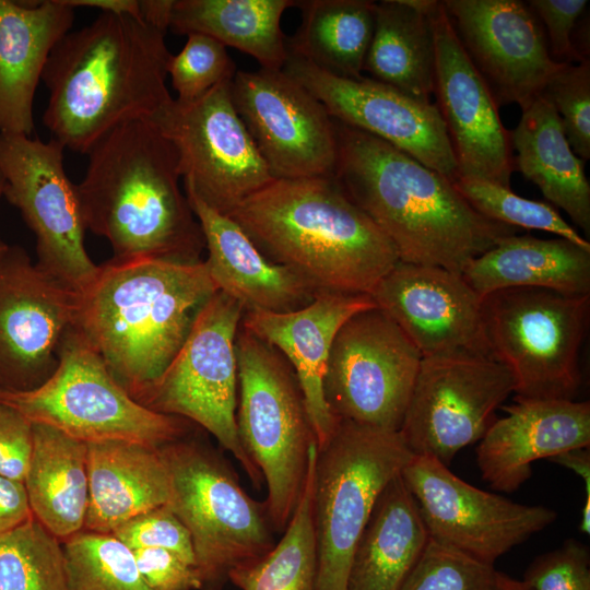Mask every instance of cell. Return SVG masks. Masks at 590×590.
I'll list each match as a JSON object with an SVG mask.
<instances>
[{
    "instance_id": "42",
    "label": "cell",
    "mask_w": 590,
    "mask_h": 590,
    "mask_svg": "<svg viewBox=\"0 0 590 590\" xmlns=\"http://www.w3.org/2000/svg\"><path fill=\"white\" fill-rule=\"evenodd\" d=\"M111 534L131 550H166L197 567L190 534L167 505L129 519L117 527Z\"/></svg>"
},
{
    "instance_id": "12",
    "label": "cell",
    "mask_w": 590,
    "mask_h": 590,
    "mask_svg": "<svg viewBox=\"0 0 590 590\" xmlns=\"http://www.w3.org/2000/svg\"><path fill=\"white\" fill-rule=\"evenodd\" d=\"M64 146L30 135L0 133L2 197L15 206L36 238V266L81 294L99 266L85 248L86 226L74 185L63 166Z\"/></svg>"
},
{
    "instance_id": "10",
    "label": "cell",
    "mask_w": 590,
    "mask_h": 590,
    "mask_svg": "<svg viewBox=\"0 0 590 590\" xmlns=\"http://www.w3.org/2000/svg\"><path fill=\"white\" fill-rule=\"evenodd\" d=\"M482 311L491 356L510 370L516 399L575 400L590 295L506 288L483 297Z\"/></svg>"
},
{
    "instance_id": "14",
    "label": "cell",
    "mask_w": 590,
    "mask_h": 590,
    "mask_svg": "<svg viewBox=\"0 0 590 590\" xmlns=\"http://www.w3.org/2000/svg\"><path fill=\"white\" fill-rule=\"evenodd\" d=\"M422 355L378 307L353 315L339 329L323 391L339 421L399 432Z\"/></svg>"
},
{
    "instance_id": "29",
    "label": "cell",
    "mask_w": 590,
    "mask_h": 590,
    "mask_svg": "<svg viewBox=\"0 0 590 590\" xmlns=\"http://www.w3.org/2000/svg\"><path fill=\"white\" fill-rule=\"evenodd\" d=\"M428 540L416 500L400 473L379 495L358 538L346 590H401Z\"/></svg>"
},
{
    "instance_id": "11",
    "label": "cell",
    "mask_w": 590,
    "mask_h": 590,
    "mask_svg": "<svg viewBox=\"0 0 590 590\" xmlns=\"http://www.w3.org/2000/svg\"><path fill=\"white\" fill-rule=\"evenodd\" d=\"M244 311L238 302L216 291L198 312L172 363L137 402L153 412L181 417L206 429L259 487L262 475L243 448L236 423L235 341Z\"/></svg>"
},
{
    "instance_id": "34",
    "label": "cell",
    "mask_w": 590,
    "mask_h": 590,
    "mask_svg": "<svg viewBox=\"0 0 590 590\" xmlns=\"http://www.w3.org/2000/svg\"><path fill=\"white\" fill-rule=\"evenodd\" d=\"M300 25L286 42L288 54L333 75L363 76L375 25L376 2L369 0H300Z\"/></svg>"
},
{
    "instance_id": "21",
    "label": "cell",
    "mask_w": 590,
    "mask_h": 590,
    "mask_svg": "<svg viewBox=\"0 0 590 590\" xmlns=\"http://www.w3.org/2000/svg\"><path fill=\"white\" fill-rule=\"evenodd\" d=\"M461 45L497 105L526 108L541 96L555 62L542 24L520 0L441 1Z\"/></svg>"
},
{
    "instance_id": "15",
    "label": "cell",
    "mask_w": 590,
    "mask_h": 590,
    "mask_svg": "<svg viewBox=\"0 0 590 590\" xmlns=\"http://www.w3.org/2000/svg\"><path fill=\"white\" fill-rule=\"evenodd\" d=\"M514 390L510 370L493 357L422 358L399 434L413 456L449 465L484 436Z\"/></svg>"
},
{
    "instance_id": "1",
    "label": "cell",
    "mask_w": 590,
    "mask_h": 590,
    "mask_svg": "<svg viewBox=\"0 0 590 590\" xmlns=\"http://www.w3.org/2000/svg\"><path fill=\"white\" fill-rule=\"evenodd\" d=\"M333 177L401 262L459 272L517 228L476 212L453 182L393 145L333 119Z\"/></svg>"
},
{
    "instance_id": "43",
    "label": "cell",
    "mask_w": 590,
    "mask_h": 590,
    "mask_svg": "<svg viewBox=\"0 0 590 590\" xmlns=\"http://www.w3.org/2000/svg\"><path fill=\"white\" fill-rule=\"evenodd\" d=\"M522 580L531 590H590L589 550L578 540L568 539L535 557Z\"/></svg>"
},
{
    "instance_id": "16",
    "label": "cell",
    "mask_w": 590,
    "mask_h": 590,
    "mask_svg": "<svg viewBox=\"0 0 590 590\" xmlns=\"http://www.w3.org/2000/svg\"><path fill=\"white\" fill-rule=\"evenodd\" d=\"M401 477L430 539L488 564L557 518L548 507L515 503L477 488L428 456H413Z\"/></svg>"
},
{
    "instance_id": "8",
    "label": "cell",
    "mask_w": 590,
    "mask_h": 590,
    "mask_svg": "<svg viewBox=\"0 0 590 590\" xmlns=\"http://www.w3.org/2000/svg\"><path fill=\"white\" fill-rule=\"evenodd\" d=\"M0 403L85 444L128 440L162 447L184 438L189 423L130 397L74 326L62 340L55 373L30 391L0 390Z\"/></svg>"
},
{
    "instance_id": "24",
    "label": "cell",
    "mask_w": 590,
    "mask_h": 590,
    "mask_svg": "<svg viewBox=\"0 0 590 590\" xmlns=\"http://www.w3.org/2000/svg\"><path fill=\"white\" fill-rule=\"evenodd\" d=\"M589 445L588 401L516 399L479 440L476 461L488 485L512 493L530 479L536 460Z\"/></svg>"
},
{
    "instance_id": "45",
    "label": "cell",
    "mask_w": 590,
    "mask_h": 590,
    "mask_svg": "<svg viewBox=\"0 0 590 590\" xmlns=\"http://www.w3.org/2000/svg\"><path fill=\"white\" fill-rule=\"evenodd\" d=\"M139 571L152 590H202L196 566L162 548L132 550Z\"/></svg>"
},
{
    "instance_id": "51",
    "label": "cell",
    "mask_w": 590,
    "mask_h": 590,
    "mask_svg": "<svg viewBox=\"0 0 590 590\" xmlns=\"http://www.w3.org/2000/svg\"><path fill=\"white\" fill-rule=\"evenodd\" d=\"M498 587L499 590H531L523 580L515 579L500 571L498 573Z\"/></svg>"
},
{
    "instance_id": "33",
    "label": "cell",
    "mask_w": 590,
    "mask_h": 590,
    "mask_svg": "<svg viewBox=\"0 0 590 590\" xmlns=\"http://www.w3.org/2000/svg\"><path fill=\"white\" fill-rule=\"evenodd\" d=\"M293 0H175L169 31L203 34L251 56L267 70H282L288 49L281 28Z\"/></svg>"
},
{
    "instance_id": "32",
    "label": "cell",
    "mask_w": 590,
    "mask_h": 590,
    "mask_svg": "<svg viewBox=\"0 0 590 590\" xmlns=\"http://www.w3.org/2000/svg\"><path fill=\"white\" fill-rule=\"evenodd\" d=\"M24 485L33 516L61 543L81 532L88 505L87 444L33 423Z\"/></svg>"
},
{
    "instance_id": "19",
    "label": "cell",
    "mask_w": 590,
    "mask_h": 590,
    "mask_svg": "<svg viewBox=\"0 0 590 590\" xmlns=\"http://www.w3.org/2000/svg\"><path fill=\"white\" fill-rule=\"evenodd\" d=\"M283 71L315 95L333 119L393 145L451 181L459 177L434 103H422L368 76L333 75L291 54Z\"/></svg>"
},
{
    "instance_id": "5",
    "label": "cell",
    "mask_w": 590,
    "mask_h": 590,
    "mask_svg": "<svg viewBox=\"0 0 590 590\" xmlns=\"http://www.w3.org/2000/svg\"><path fill=\"white\" fill-rule=\"evenodd\" d=\"M216 291L204 260L109 259L79 294L74 328L137 401L172 363Z\"/></svg>"
},
{
    "instance_id": "17",
    "label": "cell",
    "mask_w": 590,
    "mask_h": 590,
    "mask_svg": "<svg viewBox=\"0 0 590 590\" xmlns=\"http://www.w3.org/2000/svg\"><path fill=\"white\" fill-rule=\"evenodd\" d=\"M233 104L274 179L333 176L337 137L320 101L282 70L237 71Z\"/></svg>"
},
{
    "instance_id": "38",
    "label": "cell",
    "mask_w": 590,
    "mask_h": 590,
    "mask_svg": "<svg viewBox=\"0 0 590 590\" xmlns=\"http://www.w3.org/2000/svg\"><path fill=\"white\" fill-rule=\"evenodd\" d=\"M452 182L468 203L486 219L515 228L545 231L590 248V243L550 203L520 197L510 188L486 180L458 177Z\"/></svg>"
},
{
    "instance_id": "23",
    "label": "cell",
    "mask_w": 590,
    "mask_h": 590,
    "mask_svg": "<svg viewBox=\"0 0 590 590\" xmlns=\"http://www.w3.org/2000/svg\"><path fill=\"white\" fill-rule=\"evenodd\" d=\"M377 307L370 295L320 291L306 306L290 312L244 311L240 326L276 349L292 366L317 440L322 448L339 420L331 412L323 379L333 340L353 315Z\"/></svg>"
},
{
    "instance_id": "50",
    "label": "cell",
    "mask_w": 590,
    "mask_h": 590,
    "mask_svg": "<svg viewBox=\"0 0 590 590\" xmlns=\"http://www.w3.org/2000/svg\"><path fill=\"white\" fill-rule=\"evenodd\" d=\"M71 8H94L101 13L127 14L141 17L138 0H63Z\"/></svg>"
},
{
    "instance_id": "2",
    "label": "cell",
    "mask_w": 590,
    "mask_h": 590,
    "mask_svg": "<svg viewBox=\"0 0 590 590\" xmlns=\"http://www.w3.org/2000/svg\"><path fill=\"white\" fill-rule=\"evenodd\" d=\"M166 33L141 17L101 13L68 32L49 55L43 115L52 139L80 154L114 128L151 119L172 99Z\"/></svg>"
},
{
    "instance_id": "30",
    "label": "cell",
    "mask_w": 590,
    "mask_h": 590,
    "mask_svg": "<svg viewBox=\"0 0 590 590\" xmlns=\"http://www.w3.org/2000/svg\"><path fill=\"white\" fill-rule=\"evenodd\" d=\"M521 110L520 121L509 131L517 151L515 167L589 236L590 185L585 161L571 150L559 115L542 95Z\"/></svg>"
},
{
    "instance_id": "9",
    "label": "cell",
    "mask_w": 590,
    "mask_h": 590,
    "mask_svg": "<svg viewBox=\"0 0 590 590\" xmlns=\"http://www.w3.org/2000/svg\"><path fill=\"white\" fill-rule=\"evenodd\" d=\"M412 457L399 432L347 421H340L330 440L317 449L314 590H346L352 556L374 506Z\"/></svg>"
},
{
    "instance_id": "49",
    "label": "cell",
    "mask_w": 590,
    "mask_h": 590,
    "mask_svg": "<svg viewBox=\"0 0 590 590\" xmlns=\"http://www.w3.org/2000/svg\"><path fill=\"white\" fill-rule=\"evenodd\" d=\"M175 0H140L141 19L150 25L167 32Z\"/></svg>"
},
{
    "instance_id": "44",
    "label": "cell",
    "mask_w": 590,
    "mask_h": 590,
    "mask_svg": "<svg viewBox=\"0 0 590 590\" xmlns=\"http://www.w3.org/2000/svg\"><path fill=\"white\" fill-rule=\"evenodd\" d=\"M587 3V0L528 1V5L545 27L548 51L555 62L583 61L574 47V30Z\"/></svg>"
},
{
    "instance_id": "4",
    "label": "cell",
    "mask_w": 590,
    "mask_h": 590,
    "mask_svg": "<svg viewBox=\"0 0 590 590\" xmlns=\"http://www.w3.org/2000/svg\"><path fill=\"white\" fill-rule=\"evenodd\" d=\"M227 215L270 261L319 292L370 295L400 261L333 176L273 179Z\"/></svg>"
},
{
    "instance_id": "25",
    "label": "cell",
    "mask_w": 590,
    "mask_h": 590,
    "mask_svg": "<svg viewBox=\"0 0 590 590\" xmlns=\"http://www.w3.org/2000/svg\"><path fill=\"white\" fill-rule=\"evenodd\" d=\"M186 196L200 223L208 250L204 262L217 291L245 311L290 312L315 298L318 290L291 269L270 261L233 219L193 194Z\"/></svg>"
},
{
    "instance_id": "36",
    "label": "cell",
    "mask_w": 590,
    "mask_h": 590,
    "mask_svg": "<svg viewBox=\"0 0 590 590\" xmlns=\"http://www.w3.org/2000/svg\"><path fill=\"white\" fill-rule=\"evenodd\" d=\"M0 590H67L62 543L34 516L0 535Z\"/></svg>"
},
{
    "instance_id": "13",
    "label": "cell",
    "mask_w": 590,
    "mask_h": 590,
    "mask_svg": "<svg viewBox=\"0 0 590 590\" xmlns=\"http://www.w3.org/2000/svg\"><path fill=\"white\" fill-rule=\"evenodd\" d=\"M231 81L173 98L153 122L176 150L185 192L227 215L274 178L233 104Z\"/></svg>"
},
{
    "instance_id": "31",
    "label": "cell",
    "mask_w": 590,
    "mask_h": 590,
    "mask_svg": "<svg viewBox=\"0 0 590 590\" xmlns=\"http://www.w3.org/2000/svg\"><path fill=\"white\" fill-rule=\"evenodd\" d=\"M435 0L376 2L363 72L422 103H432L435 44L428 10Z\"/></svg>"
},
{
    "instance_id": "46",
    "label": "cell",
    "mask_w": 590,
    "mask_h": 590,
    "mask_svg": "<svg viewBox=\"0 0 590 590\" xmlns=\"http://www.w3.org/2000/svg\"><path fill=\"white\" fill-rule=\"evenodd\" d=\"M33 452V423L0 403V474L24 483Z\"/></svg>"
},
{
    "instance_id": "7",
    "label": "cell",
    "mask_w": 590,
    "mask_h": 590,
    "mask_svg": "<svg viewBox=\"0 0 590 590\" xmlns=\"http://www.w3.org/2000/svg\"><path fill=\"white\" fill-rule=\"evenodd\" d=\"M170 476L166 504L188 530L202 590H219L238 567L276 544L264 503L252 499L214 452L178 439L161 447Z\"/></svg>"
},
{
    "instance_id": "27",
    "label": "cell",
    "mask_w": 590,
    "mask_h": 590,
    "mask_svg": "<svg viewBox=\"0 0 590 590\" xmlns=\"http://www.w3.org/2000/svg\"><path fill=\"white\" fill-rule=\"evenodd\" d=\"M86 531L111 533L129 519L166 505L170 476L161 447L128 440L87 444Z\"/></svg>"
},
{
    "instance_id": "40",
    "label": "cell",
    "mask_w": 590,
    "mask_h": 590,
    "mask_svg": "<svg viewBox=\"0 0 590 590\" xmlns=\"http://www.w3.org/2000/svg\"><path fill=\"white\" fill-rule=\"evenodd\" d=\"M182 49L172 55L167 64L177 101H193L222 82L233 80L237 72L227 47L203 35L189 34Z\"/></svg>"
},
{
    "instance_id": "52",
    "label": "cell",
    "mask_w": 590,
    "mask_h": 590,
    "mask_svg": "<svg viewBox=\"0 0 590 590\" xmlns=\"http://www.w3.org/2000/svg\"><path fill=\"white\" fill-rule=\"evenodd\" d=\"M3 186H4V180L0 173V199L2 198ZM7 246L8 245L0 237V253L7 248Z\"/></svg>"
},
{
    "instance_id": "35",
    "label": "cell",
    "mask_w": 590,
    "mask_h": 590,
    "mask_svg": "<svg viewBox=\"0 0 590 590\" xmlns=\"http://www.w3.org/2000/svg\"><path fill=\"white\" fill-rule=\"evenodd\" d=\"M317 444L309 450L305 485L283 535L262 558L236 568L231 580L240 590H314L317 540L314 486Z\"/></svg>"
},
{
    "instance_id": "18",
    "label": "cell",
    "mask_w": 590,
    "mask_h": 590,
    "mask_svg": "<svg viewBox=\"0 0 590 590\" xmlns=\"http://www.w3.org/2000/svg\"><path fill=\"white\" fill-rule=\"evenodd\" d=\"M79 294L33 263L24 248L0 253V390L23 392L57 369Z\"/></svg>"
},
{
    "instance_id": "41",
    "label": "cell",
    "mask_w": 590,
    "mask_h": 590,
    "mask_svg": "<svg viewBox=\"0 0 590 590\" xmlns=\"http://www.w3.org/2000/svg\"><path fill=\"white\" fill-rule=\"evenodd\" d=\"M559 115L566 139L582 161L590 158V61L564 63L542 94Z\"/></svg>"
},
{
    "instance_id": "3",
    "label": "cell",
    "mask_w": 590,
    "mask_h": 590,
    "mask_svg": "<svg viewBox=\"0 0 590 590\" xmlns=\"http://www.w3.org/2000/svg\"><path fill=\"white\" fill-rule=\"evenodd\" d=\"M76 190L87 231L115 261H202L203 233L179 187L177 153L152 119L125 122L86 154Z\"/></svg>"
},
{
    "instance_id": "39",
    "label": "cell",
    "mask_w": 590,
    "mask_h": 590,
    "mask_svg": "<svg viewBox=\"0 0 590 590\" xmlns=\"http://www.w3.org/2000/svg\"><path fill=\"white\" fill-rule=\"evenodd\" d=\"M494 564L429 538L401 590H499Z\"/></svg>"
},
{
    "instance_id": "22",
    "label": "cell",
    "mask_w": 590,
    "mask_h": 590,
    "mask_svg": "<svg viewBox=\"0 0 590 590\" xmlns=\"http://www.w3.org/2000/svg\"><path fill=\"white\" fill-rule=\"evenodd\" d=\"M423 358L491 356L482 298L461 273L399 261L370 294Z\"/></svg>"
},
{
    "instance_id": "28",
    "label": "cell",
    "mask_w": 590,
    "mask_h": 590,
    "mask_svg": "<svg viewBox=\"0 0 590 590\" xmlns=\"http://www.w3.org/2000/svg\"><path fill=\"white\" fill-rule=\"evenodd\" d=\"M461 275L481 298L518 287L590 295V248L560 237L541 239L515 234L472 259Z\"/></svg>"
},
{
    "instance_id": "26",
    "label": "cell",
    "mask_w": 590,
    "mask_h": 590,
    "mask_svg": "<svg viewBox=\"0 0 590 590\" xmlns=\"http://www.w3.org/2000/svg\"><path fill=\"white\" fill-rule=\"evenodd\" d=\"M73 21L63 0H0V133L32 135L37 85Z\"/></svg>"
},
{
    "instance_id": "20",
    "label": "cell",
    "mask_w": 590,
    "mask_h": 590,
    "mask_svg": "<svg viewBox=\"0 0 590 590\" xmlns=\"http://www.w3.org/2000/svg\"><path fill=\"white\" fill-rule=\"evenodd\" d=\"M428 16L435 44V105L445 123L459 177L510 188L515 161L498 105L461 45L441 1H434Z\"/></svg>"
},
{
    "instance_id": "47",
    "label": "cell",
    "mask_w": 590,
    "mask_h": 590,
    "mask_svg": "<svg viewBox=\"0 0 590 590\" xmlns=\"http://www.w3.org/2000/svg\"><path fill=\"white\" fill-rule=\"evenodd\" d=\"M33 517L23 482L0 474V535Z\"/></svg>"
},
{
    "instance_id": "37",
    "label": "cell",
    "mask_w": 590,
    "mask_h": 590,
    "mask_svg": "<svg viewBox=\"0 0 590 590\" xmlns=\"http://www.w3.org/2000/svg\"><path fill=\"white\" fill-rule=\"evenodd\" d=\"M62 548L67 590H152L132 550L111 533L82 530Z\"/></svg>"
},
{
    "instance_id": "6",
    "label": "cell",
    "mask_w": 590,
    "mask_h": 590,
    "mask_svg": "<svg viewBox=\"0 0 590 590\" xmlns=\"http://www.w3.org/2000/svg\"><path fill=\"white\" fill-rule=\"evenodd\" d=\"M235 349L239 440L267 484L271 526L283 532L300 498L316 436L286 358L241 326Z\"/></svg>"
},
{
    "instance_id": "48",
    "label": "cell",
    "mask_w": 590,
    "mask_h": 590,
    "mask_svg": "<svg viewBox=\"0 0 590 590\" xmlns=\"http://www.w3.org/2000/svg\"><path fill=\"white\" fill-rule=\"evenodd\" d=\"M550 461L557 463L566 469L574 471L579 475L586 489V500L581 510V520L579 529L582 533H590V451L589 448H578L564 451L551 459Z\"/></svg>"
}]
</instances>
